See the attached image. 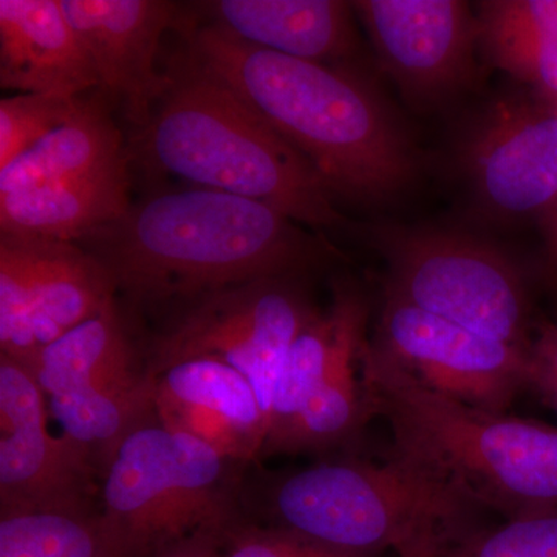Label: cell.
Here are the masks:
<instances>
[{
  "label": "cell",
  "instance_id": "cell-13",
  "mask_svg": "<svg viewBox=\"0 0 557 557\" xmlns=\"http://www.w3.org/2000/svg\"><path fill=\"white\" fill-rule=\"evenodd\" d=\"M65 17L89 54L100 90L119 102L137 129L170 90L157 69L161 40L188 17L163 0H61Z\"/></svg>",
  "mask_w": 557,
  "mask_h": 557
},
{
  "label": "cell",
  "instance_id": "cell-30",
  "mask_svg": "<svg viewBox=\"0 0 557 557\" xmlns=\"http://www.w3.org/2000/svg\"><path fill=\"white\" fill-rule=\"evenodd\" d=\"M225 557H364L338 552L292 531H247L234 537L233 548Z\"/></svg>",
  "mask_w": 557,
  "mask_h": 557
},
{
  "label": "cell",
  "instance_id": "cell-32",
  "mask_svg": "<svg viewBox=\"0 0 557 557\" xmlns=\"http://www.w3.org/2000/svg\"><path fill=\"white\" fill-rule=\"evenodd\" d=\"M442 533L438 528L428 527L398 545V557H435L437 556Z\"/></svg>",
  "mask_w": 557,
  "mask_h": 557
},
{
  "label": "cell",
  "instance_id": "cell-27",
  "mask_svg": "<svg viewBox=\"0 0 557 557\" xmlns=\"http://www.w3.org/2000/svg\"><path fill=\"white\" fill-rule=\"evenodd\" d=\"M84 98L16 94L0 101V170L67 123Z\"/></svg>",
  "mask_w": 557,
  "mask_h": 557
},
{
  "label": "cell",
  "instance_id": "cell-34",
  "mask_svg": "<svg viewBox=\"0 0 557 557\" xmlns=\"http://www.w3.org/2000/svg\"><path fill=\"white\" fill-rule=\"evenodd\" d=\"M555 259L557 262V230H556V244H555Z\"/></svg>",
  "mask_w": 557,
  "mask_h": 557
},
{
  "label": "cell",
  "instance_id": "cell-31",
  "mask_svg": "<svg viewBox=\"0 0 557 557\" xmlns=\"http://www.w3.org/2000/svg\"><path fill=\"white\" fill-rule=\"evenodd\" d=\"M533 387L557 412V324L542 329L530 347V380Z\"/></svg>",
  "mask_w": 557,
  "mask_h": 557
},
{
  "label": "cell",
  "instance_id": "cell-26",
  "mask_svg": "<svg viewBox=\"0 0 557 557\" xmlns=\"http://www.w3.org/2000/svg\"><path fill=\"white\" fill-rule=\"evenodd\" d=\"M27 259L17 237L0 234V354L30 370L40 350L33 330Z\"/></svg>",
  "mask_w": 557,
  "mask_h": 557
},
{
  "label": "cell",
  "instance_id": "cell-6",
  "mask_svg": "<svg viewBox=\"0 0 557 557\" xmlns=\"http://www.w3.org/2000/svg\"><path fill=\"white\" fill-rule=\"evenodd\" d=\"M467 498L406 461H339L304 469L278 482L271 509L284 530L314 544L368 556L395 548L467 512Z\"/></svg>",
  "mask_w": 557,
  "mask_h": 557
},
{
  "label": "cell",
  "instance_id": "cell-19",
  "mask_svg": "<svg viewBox=\"0 0 557 557\" xmlns=\"http://www.w3.org/2000/svg\"><path fill=\"white\" fill-rule=\"evenodd\" d=\"M366 324L362 296L339 288L329 311L319 313L289 348L274 386L267 437L298 416L339 361L361 350L368 339Z\"/></svg>",
  "mask_w": 557,
  "mask_h": 557
},
{
  "label": "cell",
  "instance_id": "cell-10",
  "mask_svg": "<svg viewBox=\"0 0 557 557\" xmlns=\"http://www.w3.org/2000/svg\"><path fill=\"white\" fill-rule=\"evenodd\" d=\"M49 397L30 370L0 354V515L89 512L100 472L49 429Z\"/></svg>",
  "mask_w": 557,
  "mask_h": 557
},
{
  "label": "cell",
  "instance_id": "cell-5",
  "mask_svg": "<svg viewBox=\"0 0 557 557\" xmlns=\"http://www.w3.org/2000/svg\"><path fill=\"white\" fill-rule=\"evenodd\" d=\"M233 461L157 412L121 442L101 475L102 518L126 557L164 555L230 536L236 518Z\"/></svg>",
  "mask_w": 557,
  "mask_h": 557
},
{
  "label": "cell",
  "instance_id": "cell-12",
  "mask_svg": "<svg viewBox=\"0 0 557 557\" xmlns=\"http://www.w3.org/2000/svg\"><path fill=\"white\" fill-rule=\"evenodd\" d=\"M475 199L498 220L536 215L557 201V104L505 98L479 121L467 149Z\"/></svg>",
  "mask_w": 557,
  "mask_h": 557
},
{
  "label": "cell",
  "instance_id": "cell-20",
  "mask_svg": "<svg viewBox=\"0 0 557 557\" xmlns=\"http://www.w3.org/2000/svg\"><path fill=\"white\" fill-rule=\"evenodd\" d=\"M123 137L101 98L84 100L78 112L0 170V194L21 193L95 174L129 160Z\"/></svg>",
  "mask_w": 557,
  "mask_h": 557
},
{
  "label": "cell",
  "instance_id": "cell-33",
  "mask_svg": "<svg viewBox=\"0 0 557 557\" xmlns=\"http://www.w3.org/2000/svg\"><path fill=\"white\" fill-rule=\"evenodd\" d=\"M160 557H220L211 542H189L164 553Z\"/></svg>",
  "mask_w": 557,
  "mask_h": 557
},
{
  "label": "cell",
  "instance_id": "cell-11",
  "mask_svg": "<svg viewBox=\"0 0 557 557\" xmlns=\"http://www.w3.org/2000/svg\"><path fill=\"white\" fill-rule=\"evenodd\" d=\"M376 57L408 100L434 106L474 75L478 16L458 0L354 2Z\"/></svg>",
  "mask_w": 557,
  "mask_h": 557
},
{
  "label": "cell",
  "instance_id": "cell-22",
  "mask_svg": "<svg viewBox=\"0 0 557 557\" xmlns=\"http://www.w3.org/2000/svg\"><path fill=\"white\" fill-rule=\"evenodd\" d=\"M157 376L146 372L126 386L49 398L50 416L62 435L89 456L100 472L143 421L156 413Z\"/></svg>",
  "mask_w": 557,
  "mask_h": 557
},
{
  "label": "cell",
  "instance_id": "cell-16",
  "mask_svg": "<svg viewBox=\"0 0 557 557\" xmlns=\"http://www.w3.org/2000/svg\"><path fill=\"white\" fill-rule=\"evenodd\" d=\"M129 160L84 177L0 194V234L81 242L132 207Z\"/></svg>",
  "mask_w": 557,
  "mask_h": 557
},
{
  "label": "cell",
  "instance_id": "cell-9",
  "mask_svg": "<svg viewBox=\"0 0 557 557\" xmlns=\"http://www.w3.org/2000/svg\"><path fill=\"white\" fill-rule=\"evenodd\" d=\"M420 386L471 408L505 413L530 380V350L485 338L387 296L370 343Z\"/></svg>",
  "mask_w": 557,
  "mask_h": 557
},
{
  "label": "cell",
  "instance_id": "cell-7",
  "mask_svg": "<svg viewBox=\"0 0 557 557\" xmlns=\"http://www.w3.org/2000/svg\"><path fill=\"white\" fill-rule=\"evenodd\" d=\"M386 258L387 296L530 350L525 284L497 248L449 231L416 230L388 237Z\"/></svg>",
  "mask_w": 557,
  "mask_h": 557
},
{
  "label": "cell",
  "instance_id": "cell-15",
  "mask_svg": "<svg viewBox=\"0 0 557 557\" xmlns=\"http://www.w3.org/2000/svg\"><path fill=\"white\" fill-rule=\"evenodd\" d=\"M209 27L256 49L338 65L354 58V3L339 0H212L196 3Z\"/></svg>",
  "mask_w": 557,
  "mask_h": 557
},
{
  "label": "cell",
  "instance_id": "cell-21",
  "mask_svg": "<svg viewBox=\"0 0 557 557\" xmlns=\"http://www.w3.org/2000/svg\"><path fill=\"white\" fill-rule=\"evenodd\" d=\"M478 27L498 69L557 104V0H487Z\"/></svg>",
  "mask_w": 557,
  "mask_h": 557
},
{
  "label": "cell",
  "instance_id": "cell-1",
  "mask_svg": "<svg viewBox=\"0 0 557 557\" xmlns=\"http://www.w3.org/2000/svg\"><path fill=\"white\" fill-rule=\"evenodd\" d=\"M182 32H188L189 64L233 91L298 150L335 199L381 205L412 185V143L350 70L256 49L209 25L188 24Z\"/></svg>",
  "mask_w": 557,
  "mask_h": 557
},
{
  "label": "cell",
  "instance_id": "cell-29",
  "mask_svg": "<svg viewBox=\"0 0 557 557\" xmlns=\"http://www.w3.org/2000/svg\"><path fill=\"white\" fill-rule=\"evenodd\" d=\"M156 412L164 428L207 443L231 461L252 460L260 454L242 429L215 410L156 398Z\"/></svg>",
  "mask_w": 557,
  "mask_h": 557
},
{
  "label": "cell",
  "instance_id": "cell-28",
  "mask_svg": "<svg viewBox=\"0 0 557 557\" xmlns=\"http://www.w3.org/2000/svg\"><path fill=\"white\" fill-rule=\"evenodd\" d=\"M435 557H557V507L508 519L443 547Z\"/></svg>",
  "mask_w": 557,
  "mask_h": 557
},
{
  "label": "cell",
  "instance_id": "cell-18",
  "mask_svg": "<svg viewBox=\"0 0 557 557\" xmlns=\"http://www.w3.org/2000/svg\"><path fill=\"white\" fill-rule=\"evenodd\" d=\"M47 397L89 394L141 379L115 300L40 350L30 369Z\"/></svg>",
  "mask_w": 557,
  "mask_h": 557
},
{
  "label": "cell",
  "instance_id": "cell-23",
  "mask_svg": "<svg viewBox=\"0 0 557 557\" xmlns=\"http://www.w3.org/2000/svg\"><path fill=\"white\" fill-rule=\"evenodd\" d=\"M361 350L338 362L298 416L267 437L260 454L325 449L354 434L370 413L364 384L358 376Z\"/></svg>",
  "mask_w": 557,
  "mask_h": 557
},
{
  "label": "cell",
  "instance_id": "cell-2",
  "mask_svg": "<svg viewBox=\"0 0 557 557\" xmlns=\"http://www.w3.org/2000/svg\"><path fill=\"white\" fill-rule=\"evenodd\" d=\"M76 244L100 260L116 292L141 307L296 276L336 255L276 209L208 188L157 194Z\"/></svg>",
  "mask_w": 557,
  "mask_h": 557
},
{
  "label": "cell",
  "instance_id": "cell-17",
  "mask_svg": "<svg viewBox=\"0 0 557 557\" xmlns=\"http://www.w3.org/2000/svg\"><path fill=\"white\" fill-rule=\"evenodd\" d=\"M17 239L27 259L39 350L115 300L108 271L76 242Z\"/></svg>",
  "mask_w": 557,
  "mask_h": 557
},
{
  "label": "cell",
  "instance_id": "cell-24",
  "mask_svg": "<svg viewBox=\"0 0 557 557\" xmlns=\"http://www.w3.org/2000/svg\"><path fill=\"white\" fill-rule=\"evenodd\" d=\"M156 398L215 410L242 429L262 453L269 423L251 383L226 362L190 358L157 376Z\"/></svg>",
  "mask_w": 557,
  "mask_h": 557
},
{
  "label": "cell",
  "instance_id": "cell-14",
  "mask_svg": "<svg viewBox=\"0 0 557 557\" xmlns=\"http://www.w3.org/2000/svg\"><path fill=\"white\" fill-rule=\"evenodd\" d=\"M0 86L72 98L100 89L61 0H0Z\"/></svg>",
  "mask_w": 557,
  "mask_h": 557
},
{
  "label": "cell",
  "instance_id": "cell-25",
  "mask_svg": "<svg viewBox=\"0 0 557 557\" xmlns=\"http://www.w3.org/2000/svg\"><path fill=\"white\" fill-rule=\"evenodd\" d=\"M0 516V557H126L101 512Z\"/></svg>",
  "mask_w": 557,
  "mask_h": 557
},
{
  "label": "cell",
  "instance_id": "cell-3",
  "mask_svg": "<svg viewBox=\"0 0 557 557\" xmlns=\"http://www.w3.org/2000/svg\"><path fill=\"white\" fill-rule=\"evenodd\" d=\"M370 413L391 424L395 458L508 519L557 507V429L471 408L409 379L366 339Z\"/></svg>",
  "mask_w": 557,
  "mask_h": 557
},
{
  "label": "cell",
  "instance_id": "cell-4",
  "mask_svg": "<svg viewBox=\"0 0 557 557\" xmlns=\"http://www.w3.org/2000/svg\"><path fill=\"white\" fill-rule=\"evenodd\" d=\"M134 137L146 170L260 201L313 230L346 219L313 166L225 86L186 62Z\"/></svg>",
  "mask_w": 557,
  "mask_h": 557
},
{
  "label": "cell",
  "instance_id": "cell-8",
  "mask_svg": "<svg viewBox=\"0 0 557 557\" xmlns=\"http://www.w3.org/2000/svg\"><path fill=\"white\" fill-rule=\"evenodd\" d=\"M295 278H258L188 304L153 341L149 372L159 376L190 358L219 359L251 383L270 423L282 364L293 343L319 314Z\"/></svg>",
  "mask_w": 557,
  "mask_h": 557
}]
</instances>
